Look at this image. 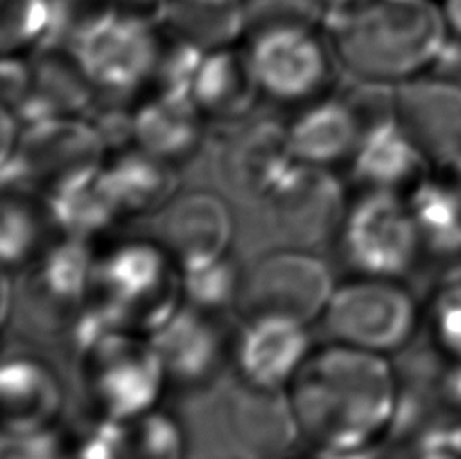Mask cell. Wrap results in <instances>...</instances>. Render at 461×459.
I'll return each instance as SVG.
<instances>
[{"instance_id":"cell-12","label":"cell","mask_w":461,"mask_h":459,"mask_svg":"<svg viewBox=\"0 0 461 459\" xmlns=\"http://www.w3.org/2000/svg\"><path fill=\"white\" fill-rule=\"evenodd\" d=\"M266 202L276 227L292 248L310 249L336 239L348 209L340 180L332 170L295 164Z\"/></svg>"},{"instance_id":"cell-27","label":"cell","mask_w":461,"mask_h":459,"mask_svg":"<svg viewBox=\"0 0 461 459\" xmlns=\"http://www.w3.org/2000/svg\"><path fill=\"white\" fill-rule=\"evenodd\" d=\"M51 225L47 209L41 211L27 196L13 194L5 188L3 207H0V256L5 269L13 272L37 261L45 249V231Z\"/></svg>"},{"instance_id":"cell-38","label":"cell","mask_w":461,"mask_h":459,"mask_svg":"<svg viewBox=\"0 0 461 459\" xmlns=\"http://www.w3.org/2000/svg\"><path fill=\"white\" fill-rule=\"evenodd\" d=\"M318 459H383L373 447H358V449H334V452H318Z\"/></svg>"},{"instance_id":"cell-13","label":"cell","mask_w":461,"mask_h":459,"mask_svg":"<svg viewBox=\"0 0 461 459\" xmlns=\"http://www.w3.org/2000/svg\"><path fill=\"white\" fill-rule=\"evenodd\" d=\"M394 120L435 166L461 156V84L423 76L394 86Z\"/></svg>"},{"instance_id":"cell-10","label":"cell","mask_w":461,"mask_h":459,"mask_svg":"<svg viewBox=\"0 0 461 459\" xmlns=\"http://www.w3.org/2000/svg\"><path fill=\"white\" fill-rule=\"evenodd\" d=\"M160 39L158 22L120 11L69 49L95 92L130 95L150 86Z\"/></svg>"},{"instance_id":"cell-34","label":"cell","mask_w":461,"mask_h":459,"mask_svg":"<svg viewBox=\"0 0 461 459\" xmlns=\"http://www.w3.org/2000/svg\"><path fill=\"white\" fill-rule=\"evenodd\" d=\"M120 423L97 417L95 423L63 437L61 459H120Z\"/></svg>"},{"instance_id":"cell-37","label":"cell","mask_w":461,"mask_h":459,"mask_svg":"<svg viewBox=\"0 0 461 459\" xmlns=\"http://www.w3.org/2000/svg\"><path fill=\"white\" fill-rule=\"evenodd\" d=\"M118 3L122 6V11L144 16V19H150L162 24L168 0H118Z\"/></svg>"},{"instance_id":"cell-31","label":"cell","mask_w":461,"mask_h":459,"mask_svg":"<svg viewBox=\"0 0 461 459\" xmlns=\"http://www.w3.org/2000/svg\"><path fill=\"white\" fill-rule=\"evenodd\" d=\"M120 11L118 0H53V39L49 45L71 47Z\"/></svg>"},{"instance_id":"cell-1","label":"cell","mask_w":461,"mask_h":459,"mask_svg":"<svg viewBox=\"0 0 461 459\" xmlns=\"http://www.w3.org/2000/svg\"><path fill=\"white\" fill-rule=\"evenodd\" d=\"M287 392L318 452L376 446L397 423L402 399L389 356L332 340L312 350Z\"/></svg>"},{"instance_id":"cell-28","label":"cell","mask_w":461,"mask_h":459,"mask_svg":"<svg viewBox=\"0 0 461 459\" xmlns=\"http://www.w3.org/2000/svg\"><path fill=\"white\" fill-rule=\"evenodd\" d=\"M120 459H186L188 439L178 417L154 407L120 423Z\"/></svg>"},{"instance_id":"cell-3","label":"cell","mask_w":461,"mask_h":459,"mask_svg":"<svg viewBox=\"0 0 461 459\" xmlns=\"http://www.w3.org/2000/svg\"><path fill=\"white\" fill-rule=\"evenodd\" d=\"M92 302L115 326L148 336L185 304L180 267L156 237L115 243L97 256Z\"/></svg>"},{"instance_id":"cell-8","label":"cell","mask_w":461,"mask_h":459,"mask_svg":"<svg viewBox=\"0 0 461 459\" xmlns=\"http://www.w3.org/2000/svg\"><path fill=\"white\" fill-rule=\"evenodd\" d=\"M336 290L326 261L302 248L263 256L243 277L239 306L245 316L276 314L312 324L322 320Z\"/></svg>"},{"instance_id":"cell-40","label":"cell","mask_w":461,"mask_h":459,"mask_svg":"<svg viewBox=\"0 0 461 459\" xmlns=\"http://www.w3.org/2000/svg\"><path fill=\"white\" fill-rule=\"evenodd\" d=\"M409 459H461V454L454 446H433L415 449Z\"/></svg>"},{"instance_id":"cell-25","label":"cell","mask_w":461,"mask_h":459,"mask_svg":"<svg viewBox=\"0 0 461 459\" xmlns=\"http://www.w3.org/2000/svg\"><path fill=\"white\" fill-rule=\"evenodd\" d=\"M100 172L47 193V215L65 237L92 241L122 217Z\"/></svg>"},{"instance_id":"cell-33","label":"cell","mask_w":461,"mask_h":459,"mask_svg":"<svg viewBox=\"0 0 461 459\" xmlns=\"http://www.w3.org/2000/svg\"><path fill=\"white\" fill-rule=\"evenodd\" d=\"M247 27L259 29L279 22L314 24L324 22V8L320 0H245Z\"/></svg>"},{"instance_id":"cell-22","label":"cell","mask_w":461,"mask_h":459,"mask_svg":"<svg viewBox=\"0 0 461 459\" xmlns=\"http://www.w3.org/2000/svg\"><path fill=\"white\" fill-rule=\"evenodd\" d=\"M175 166L136 146L104 162L100 175L120 215L136 217L160 212L175 199L178 188Z\"/></svg>"},{"instance_id":"cell-2","label":"cell","mask_w":461,"mask_h":459,"mask_svg":"<svg viewBox=\"0 0 461 459\" xmlns=\"http://www.w3.org/2000/svg\"><path fill=\"white\" fill-rule=\"evenodd\" d=\"M342 68L360 81L399 86L438 69L449 45L433 0H360L324 16Z\"/></svg>"},{"instance_id":"cell-16","label":"cell","mask_w":461,"mask_h":459,"mask_svg":"<svg viewBox=\"0 0 461 459\" xmlns=\"http://www.w3.org/2000/svg\"><path fill=\"white\" fill-rule=\"evenodd\" d=\"M227 431L247 459H287L303 439L290 392L245 382L229 399Z\"/></svg>"},{"instance_id":"cell-11","label":"cell","mask_w":461,"mask_h":459,"mask_svg":"<svg viewBox=\"0 0 461 459\" xmlns=\"http://www.w3.org/2000/svg\"><path fill=\"white\" fill-rule=\"evenodd\" d=\"M312 350L308 324L276 314L245 316L230 344V364L249 387L287 391Z\"/></svg>"},{"instance_id":"cell-18","label":"cell","mask_w":461,"mask_h":459,"mask_svg":"<svg viewBox=\"0 0 461 459\" xmlns=\"http://www.w3.org/2000/svg\"><path fill=\"white\" fill-rule=\"evenodd\" d=\"M294 158L287 126L261 120L245 124L225 144L221 168L229 186L237 193L266 201L276 186L290 175Z\"/></svg>"},{"instance_id":"cell-35","label":"cell","mask_w":461,"mask_h":459,"mask_svg":"<svg viewBox=\"0 0 461 459\" xmlns=\"http://www.w3.org/2000/svg\"><path fill=\"white\" fill-rule=\"evenodd\" d=\"M63 436L55 429L3 433L0 459H61Z\"/></svg>"},{"instance_id":"cell-17","label":"cell","mask_w":461,"mask_h":459,"mask_svg":"<svg viewBox=\"0 0 461 459\" xmlns=\"http://www.w3.org/2000/svg\"><path fill=\"white\" fill-rule=\"evenodd\" d=\"M350 172L358 193H386L409 201L431 178L433 164L393 120L362 136Z\"/></svg>"},{"instance_id":"cell-5","label":"cell","mask_w":461,"mask_h":459,"mask_svg":"<svg viewBox=\"0 0 461 459\" xmlns=\"http://www.w3.org/2000/svg\"><path fill=\"white\" fill-rule=\"evenodd\" d=\"M322 324L332 342L391 356L413 340L421 308L401 280L354 275L336 285Z\"/></svg>"},{"instance_id":"cell-29","label":"cell","mask_w":461,"mask_h":459,"mask_svg":"<svg viewBox=\"0 0 461 459\" xmlns=\"http://www.w3.org/2000/svg\"><path fill=\"white\" fill-rule=\"evenodd\" d=\"M180 275H183V300L186 306L219 316L221 311L239 304L245 274L229 256L211 261L207 266L185 269Z\"/></svg>"},{"instance_id":"cell-23","label":"cell","mask_w":461,"mask_h":459,"mask_svg":"<svg viewBox=\"0 0 461 459\" xmlns=\"http://www.w3.org/2000/svg\"><path fill=\"white\" fill-rule=\"evenodd\" d=\"M204 116L188 95L148 94L131 113V144L176 164L201 144Z\"/></svg>"},{"instance_id":"cell-19","label":"cell","mask_w":461,"mask_h":459,"mask_svg":"<svg viewBox=\"0 0 461 459\" xmlns=\"http://www.w3.org/2000/svg\"><path fill=\"white\" fill-rule=\"evenodd\" d=\"M63 387L53 366L32 352H8L0 368L3 433L51 429L63 409Z\"/></svg>"},{"instance_id":"cell-21","label":"cell","mask_w":461,"mask_h":459,"mask_svg":"<svg viewBox=\"0 0 461 459\" xmlns=\"http://www.w3.org/2000/svg\"><path fill=\"white\" fill-rule=\"evenodd\" d=\"M261 95L247 51L233 47L207 51L196 68L191 100L204 120L239 122Z\"/></svg>"},{"instance_id":"cell-41","label":"cell","mask_w":461,"mask_h":459,"mask_svg":"<svg viewBox=\"0 0 461 459\" xmlns=\"http://www.w3.org/2000/svg\"><path fill=\"white\" fill-rule=\"evenodd\" d=\"M11 296H13V282H11V272L5 269L3 274V308H0V320L3 324H8V318H11Z\"/></svg>"},{"instance_id":"cell-36","label":"cell","mask_w":461,"mask_h":459,"mask_svg":"<svg viewBox=\"0 0 461 459\" xmlns=\"http://www.w3.org/2000/svg\"><path fill=\"white\" fill-rule=\"evenodd\" d=\"M433 176L454 194V199L461 204V156L457 158L443 162L433 168Z\"/></svg>"},{"instance_id":"cell-7","label":"cell","mask_w":461,"mask_h":459,"mask_svg":"<svg viewBox=\"0 0 461 459\" xmlns=\"http://www.w3.org/2000/svg\"><path fill=\"white\" fill-rule=\"evenodd\" d=\"M336 241L357 275L401 280L423 257L409 201L386 193H358Z\"/></svg>"},{"instance_id":"cell-20","label":"cell","mask_w":461,"mask_h":459,"mask_svg":"<svg viewBox=\"0 0 461 459\" xmlns=\"http://www.w3.org/2000/svg\"><path fill=\"white\" fill-rule=\"evenodd\" d=\"M294 158L306 166L332 170L350 164L362 140V128L344 97H322L302 105L287 124Z\"/></svg>"},{"instance_id":"cell-39","label":"cell","mask_w":461,"mask_h":459,"mask_svg":"<svg viewBox=\"0 0 461 459\" xmlns=\"http://www.w3.org/2000/svg\"><path fill=\"white\" fill-rule=\"evenodd\" d=\"M441 13L449 29V35L461 40V0H443Z\"/></svg>"},{"instance_id":"cell-9","label":"cell","mask_w":461,"mask_h":459,"mask_svg":"<svg viewBox=\"0 0 461 459\" xmlns=\"http://www.w3.org/2000/svg\"><path fill=\"white\" fill-rule=\"evenodd\" d=\"M105 140L100 130L76 116H57L31 122V128L21 136L19 150L3 168L14 172L5 178L11 183H39L45 194L79 178L92 176L104 166Z\"/></svg>"},{"instance_id":"cell-30","label":"cell","mask_w":461,"mask_h":459,"mask_svg":"<svg viewBox=\"0 0 461 459\" xmlns=\"http://www.w3.org/2000/svg\"><path fill=\"white\" fill-rule=\"evenodd\" d=\"M53 39V0H0V45L5 55L47 47Z\"/></svg>"},{"instance_id":"cell-26","label":"cell","mask_w":461,"mask_h":459,"mask_svg":"<svg viewBox=\"0 0 461 459\" xmlns=\"http://www.w3.org/2000/svg\"><path fill=\"white\" fill-rule=\"evenodd\" d=\"M421 253L439 261L461 259V204L446 186L431 178L409 199Z\"/></svg>"},{"instance_id":"cell-42","label":"cell","mask_w":461,"mask_h":459,"mask_svg":"<svg viewBox=\"0 0 461 459\" xmlns=\"http://www.w3.org/2000/svg\"><path fill=\"white\" fill-rule=\"evenodd\" d=\"M357 3H360V0H320V4L324 8V16L344 11V8H348Z\"/></svg>"},{"instance_id":"cell-6","label":"cell","mask_w":461,"mask_h":459,"mask_svg":"<svg viewBox=\"0 0 461 459\" xmlns=\"http://www.w3.org/2000/svg\"><path fill=\"white\" fill-rule=\"evenodd\" d=\"M247 57L261 95L302 108L328 97L339 57L314 24L279 22L253 31Z\"/></svg>"},{"instance_id":"cell-14","label":"cell","mask_w":461,"mask_h":459,"mask_svg":"<svg viewBox=\"0 0 461 459\" xmlns=\"http://www.w3.org/2000/svg\"><path fill=\"white\" fill-rule=\"evenodd\" d=\"M168 384L199 389L217 379L230 363L233 336L221 330L217 316L183 304L167 322L148 334Z\"/></svg>"},{"instance_id":"cell-32","label":"cell","mask_w":461,"mask_h":459,"mask_svg":"<svg viewBox=\"0 0 461 459\" xmlns=\"http://www.w3.org/2000/svg\"><path fill=\"white\" fill-rule=\"evenodd\" d=\"M427 324L435 350L461 364V277L435 293Z\"/></svg>"},{"instance_id":"cell-44","label":"cell","mask_w":461,"mask_h":459,"mask_svg":"<svg viewBox=\"0 0 461 459\" xmlns=\"http://www.w3.org/2000/svg\"><path fill=\"white\" fill-rule=\"evenodd\" d=\"M457 449H459V454H461V433H459V439H457Z\"/></svg>"},{"instance_id":"cell-15","label":"cell","mask_w":461,"mask_h":459,"mask_svg":"<svg viewBox=\"0 0 461 459\" xmlns=\"http://www.w3.org/2000/svg\"><path fill=\"white\" fill-rule=\"evenodd\" d=\"M235 219L221 196L204 191L176 194L160 211L156 239L180 272L229 256Z\"/></svg>"},{"instance_id":"cell-43","label":"cell","mask_w":461,"mask_h":459,"mask_svg":"<svg viewBox=\"0 0 461 459\" xmlns=\"http://www.w3.org/2000/svg\"><path fill=\"white\" fill-rule=\"evenodd\" d=\"M186 3L203 4V6H215V8H230V6H243L245 0H186Z\"/></svg>"},{"instance_id":"cell-24","label":"cell","mask_w":461,"mask_h":459,"mask_svg":"<svg viewBox=\"0 0 461 459\" xmlns=\"http://www.w3.org/2000/svg\"><path fill=\"white\" fill-rule=\"evenodd\" d=\"M97 256L89 241L65 237L45 248L37 257L32 284L37 298L61 311L65 308L84 310L94 298Z\"/></svg>"},{"instance_id":"cell-4","label":"cell","mask_w":461,"mask_h":459,"mask_svg":"<svg viewBox=\"0 0 461 459\" xmlns=\"http://www.w3.org/2000/svg\"><path fill=\"white\" fill-rule=\"evenodd\" d=\"M79 355L87 399L100 419L126 423L158 407L168 381L148 336L112 330Z\"/></svg>"}]
</instances>
